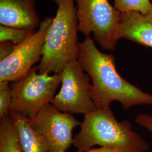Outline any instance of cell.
I'll return each instance as SVG.
<instances>
[{
	"mask_svg": "<svg viewBox=\"0 0 152 152\" xmlns=\"http://www.w3.org/2000/svg\"><path fill=\"white\" fill-rule=\"evenodd\" d=\"M77 60L92 80L91 98L96 108L110 109L114 101L125 110L140 105L152 106V95L120 76L114 56L101 52L90 37L80 42Z\"/></svg>",
	"mask_w": 152,
	"mask_h": 152,
	"instance_id": "obj_1",
	"label": "cell"
},
{
	"mask_svg": "<svg viewBox=\"0 0 152 152\" xmlns=\"http://www.w3.org/2000/svg\"><path fill=\"white\" fill-rule=\"evenodd\" d=\"M80 126L73 142L78 152H86L96 145L121 152H147L149 149L130 123L117 121L110 109H96L85 115Z\"/></svg>",
	"mask_w": 152,
	"mask_h": 152,
	"instance_id": "obj_2",
	"label": "cell"
},
{
	"mask_svg": "<svg viewBox=\"0 0 152 152\" xmlns=\"http://www.w3.org/2000/svg\"><path fill=\"white\" fill-rule=\"evenodd\" d=\"M58 6L37 66L39 73L59 74L69 63L77 60L79 30L74 0H61Z\"/></svg>",
	"mask_w": 152,
	"mask_h": 152,
	"instance_id": "obj_3",
	"label": "cell"
},
{
	"mask_svg": "<svg viewBox=\"0 0 152 152\" xmlns=\"http://www.w3.org/2000/svg\"><path fill=\"white\" fill-rule=\"evenodd\" d=\"M34 66L10 84L11 103L9 113L31 119L46 105L51 103L61 84V74L37 73Z\"/></svg>",
	"mask_w": 152,
	"mask_h": 152,
	"instance_id": "obj_4",
	"label": "cell"
},
{
	"mask_svg": "<svg viewBox=\"0 0 152 152\" xmlns=\"http://www.w3.org/2000/svg\"><path fill=\"white\" fill-rule=\"evenodd\" d=\"M78 30L105 50L114 51L121 38L122 13L108 0H76Z\"/></svg>",
	"mask_w": 152,
	"mask_h": 152,
	"instance_id": "obj_5",
	"label": "cell"
},
{
	"mask_svg": "<svg viewBox=\"0 0 152 152\" xmlns=\"http://www.w3.org/2000/svg\"><path fill=\"white\" fill-rule=\"evenodd\" d=\"M60 74L61 87L51 103L55 108L84 115L97 109L91 98V78L78 60L69 63Z\"/></svg>",
	"mask_w": 152,
	"mask_h": 152,
	"instance_id": "obj_6",
	"label": "cell"
},
{
	"mask_svg": "<svg viewBox=\"0 0 152 152\" xmlns=\"http://www.w3.org/2000/svg\"><path fill=\"white\" fill-rule=\"evenodd\" d=\"M53 18L46 17L38 31L15 47L7 58L0 61V81L12 82L25 75L40 61L47 34Z\"/></svg>",
	"mask_w": 152,
	"mask_h": 152,
	"instance_id": "obj_7",
	"label": "cell"
},
{
	"mask_svg": "<svg viewBox=\"0 0 152 152\" xmlns=\"http://www.w3.org/2000/svg\"><path fill=\"white\" fill-rule=\"evenodd\" d=\"M29 122L44 139L48 152H66L73 142V129L81 125L72 114L60 112L51 104L44 107Z\"/></svg>",
	"mask_w": 152,
	"mask_h": 152,
	"instance_id": "obj_8",
	"label": "cell"
},
{
	"mask_svg": "<svg viewBox=\"0 0 152 152\" xmlns=\"http://www.w3.org/2000/svg\"><path fill=\"white\" fill-rule=\"evenodd\" d=\"M36 0H0L1 25L33 32L41 23Z\"/></svg>",
	"mask_w": 152,
	"mask_h": 152,
	"instance_id": "obj_9",
	"label": "cell"
},
{
	"mask_svg": "<svg viewBox=\"0 0 152 152\" xmlns=\"http://www.w3.org/2000/svg\"><path fill=\"white\" fill-rule=\"evenodd\" d=\"M121 38L152 48V11L122 13Z\"/></svg>",
	"mask_w": 152,
	"mask_h": 152,
	"instance_id": "obj_10",
	"label": "cell"
},
{
	"mask_svg": "<svg viewBox=\"0 0 152 152\" xmlns=\"http://www.w3.org/2000/svg\"><path fill=\"white\" fill-rule=\"evenodd\" d=\"M15 126L23 152H48L46 143L31 125L29 119L14 113L9 114Z\"/></svg>",
	"mask_w": 152,
	"mask_h": 152,
	"instance_id": "obj_11",
	"label": "cell"
},
{
	"mask_svg": "<svg viewBox=\"0 0 152 152\" xmlns=\"http://www.w3.org/2000/svg\"><path fill=\"white\" fill-rule=\"evenodd\" d=\"M0 152H23L15 126L9 115L1 118Z\"/></svg>",
	"mask_w": 152,
	"mask_h": 152,
	"instance_id": "obj_12",
	"label": "cell"
},
{
	"mask_svg": "<svg viewBox=\"0 0 152 152\" xmlns=\"http://www.w3.org/2000/svg\"><path fill=\"white\" fill-rule=\"evenodd\" d=\"M114 7L121 13L136 11L147 14L152 11L150 0H114Z\"/></svg>",
	"mask_w": 152,
	"mask_h": 152,
	"instance_id": "obj_13",
	"label": "cell"
},
{
	"mask_svg": "<svg viewBox=\"0 0 152 152\" xmlns=\"http://www.w3.org/2000/svg\"><path fill=\"white\" fill-rule=\"evenodd\" d=\"M34 32L1 25L0 42H10L15 45L21 44Z\"/></svg>",
	"mask_w": 152,
	"mask_h": 152,
	"instance_id": "obj_14",
	"label": "cell"
},
{
	"mask_svg": "<svg viewBox=\"0 0 152 152\" xmlns=\"http://www.w3.org/2000/svg\"><path fill=\"white\" fill-rule=\"evenodd\" d=\"M11 103L10 82L0 81V118L9 114Z\"/></svg>",
	"mask_w": 152,
	"mask_h": 152,
	"instance_id": "obj_15",
	"label": "cell"
},
{
	"mask_svg": "<svg viewBox=\"0 0 152 152\" xmlns=\"http://www.w3.org/2000/svg\"><path fill=\"white\" fill-rule=\"evenodd\" d=\"M135 122L137 125L145 129L152 134V115L145 113L137 114Z\"/></svg>",
	"mask_w": 152,
	"mask_h": 152,
	"instance_id": "obj_16",
	"label": "cell"
},
{
	"mask_svg": "<svg viewBox=\"0 0 152 152\" xmlns=\"http://www.w3.org/2000/svg\"><path fill=\"white\" fill-rule=\"evenodd\" d=\"M15 44L10 42H1L0 45V61L7 58L14 50L15 47Z\"/></svg>",
	"mask_w": 152,
	"mask_h": 152,
	"instance_id": "obj_17",
	"label": "cell"
},
{
	"mask_svg": "<svg viewBox=\"0 0 152 152\" xmlns=\"http://www.w3.org/2000/svg\"><path fill=\"white\" fill-rule=\"evenodd\" d=\"M121 152L116 150V149H114L112 148H107V147H101L98 148H91L89 150H88L86 152Z\"/></svg>",
	"mask_w": 152,
	"mask_h": 152,
	"instance_id": "obj_18",
	"label": "cell"
},
{
	"mask_svg": "<svg viewBox=\"0 0 152 152\" xmlns=\"http://www.w3.org/2000/svg\"><path fill=\"white\" fill-rule=\"evenodd\" d=\"M54 1L56 3V4H58V5H59V4H60V1H61V0H54Z\"/></svg>",
	"mask_w": 152,
	"mask_h": 152,
	"instance_id": "obj_19",
	"label": "cell"
}]
</instances>
